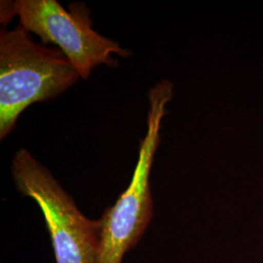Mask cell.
I'll return each instance as SVG.
<instances>
[{
  "instance_id": "cell-1",
  "label": "cell",
  "mask_w": 263,
  "mask_h": 263,
  "mask_svg": "<svg viewBox=\"0 0 263 263\" xmlns=\"http://www.w3.org/2000/svg\"><path fill=\"white\" fill-rule=\"evenodd\" d=\"M80 76L56 47L33 40L22 25L0 29V139L14 130L22 112L51 100L76 84Z\"/></svg>"
},
{
  "instance_id": "cell-2",
  "label": "cell",
  "mask_w": 263,
  "mask_h": 263,
  "mask_svg": "<svg viewBox=\"0 0 263 263\" xmlns=\"http://www.w3.org/2000/svg\"><path fill=\"white\" fill-rule=\"evenodd\" d=\"M173 98L169 80L158 82L148 93L147 130L140 143L131 183L99 219L100 245L97 263H122L124 254L139 243L153 216L149 175L160 143L162 119Z\"/></svg>"
},
{
  "instance_id": "cell-3",
  "label": "cell",
  "mask_w": 263,
  "mask_h": 263,
  "mask_svg": "<svg viewBox=\"0 0 263 263\" xmlns=\"http://www.w3.org/2000/svg\"><path fill=\"white\" fill-rule=\"evenodd\" d=\"M0 7L4 28L19 16L20 25L38 35L42 44L57 45L83 79H88L99 65L115 66L112 54L131 56L130 50L95 30L90 10L82 2L71 3L68 11L56 0L1 1Z\"/></svg>"
},
{
  "instance_id": "cell-4",
  "label": "cell",
  "mask_w": 263,
  "mask_h": 263,
  "mask_svg": "<svg viewBox=\"0 0 263 263\" xmlns=\"http://www.w3.org/2000/svg\"><path fill=\"white\" fill-rule=\"evenodd\" d=\"M12 176L24 196L40 208L57 263H97L99 220L87 218L51 172L29 151L21 148L12 161Z\"/></svg>"
}]
</instances>
